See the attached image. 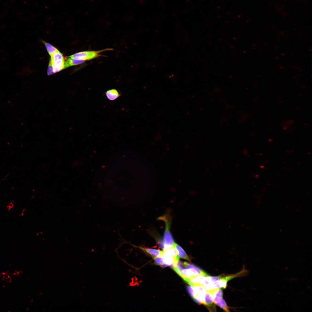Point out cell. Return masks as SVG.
<instances>
[{"label":"cell","instance_id":"8992f818","mask_svg":"<svg viewBox=\"0 0 312 312\" xmlns=\"http://www.w3.org/2000/svg\"><path fill=\"white\" fill-rule=\"evenodd\" d=\"M214 296L210 292L207 291L205 295L204 305L210 311H216V307L214 304Z\"/></svg>","mask_w":312,"mask_h":312},{"label":"cell","instance_id":"9a60e30c","mask_svg":"<svg viewBox=\"0 0 312 312\" xmlns=\"http://www.w3.org/2000/svg\"><path fill=\"white\" fill-rule=\"evenodd\" d=\"M207 291L211 293L214 296L222 297L223 293L221 288H216Z\"/></svg>","mask_w":312,"mask_h":312},{"label":"cell","instance_id":"7a4b0ae2","mask_svg":"<svg viewBox=\"0 0 312 312\" xmlns=\"http://www.w3.org/2000/svg\"><path fill=\"white\" fill-rule=\"evenodd\" d=\"M165 222L166 227L164 231L162 247L163 249L169 248L173 246L174 242L170 230L171 220L166 216L160 217Z\"/></svg>","mask_w":312,"mask_h":312},{"label":"cell","instance_id":"277c9868","mask_svg":"<svg viewBox=\"0 0 312 312\" xmlns=\"http://www.w3.org/2000/svg\"><path fill=\"white\" fill-rule=\"evenodd\" d=\"M202 275L208 276L209 275L204 271L198 267L196 268H185L182 270L180 276L185 281L188 279Z\"/></svg>","mask_w":312,"mask_h":312},{"label":"cell","instance_id":"8fae6325","mask_svg":"<svg viewBox=\"0 0 312 312\" xmlns=\"http://www.w3.org/2000/svg\"><path fill=\"white\" fill-rule=\"evenodd\" d=\"M173 246L176 249L179 257L191 261L189 257L181 246L175 242L174 243Z\"/></svg>","mask_w":312,"mask_h":312},{"label":"cell","instance_id":"52a82bcc","mask_svg":"<svg viewBox=\"0 0 312 312\" xmlns=\"http://www.w3.org/2000/svg\"><path fill=\"white\" fill-rule=\"evenodd\" d=\"M160 256H162L163 257V263L161 266L162 268H164L166 266H170L172 264H174L175 266L179 260H178L172 256L164 254L163 251Z\"/></svg>","mask_w":312,"mask_h":312},{"label":"cell","instance_id":"3957f363","mask_svg":"<svg viewBox=\"0 0 312 312\" xmlns=\"http://www.w3.org/2000/svg\"><path fill=\"white\" fill-rule=\"evenodd\" d=\"M51 61L53 67L54 73L60 71L64 69L65 59L63 54L59 51L51 56Z\"/></svg>","mask_w":312,"mask_h":312},{"label":"cell","instance_id":"9c48e42d","mask_svg":"<svg viewBox=\"0 0 312 312\" xmlns=\"http://www.w3.org/2000/svg\"><path fill=\"white\" fill-rule=\"evenodd\" d=\"M85 61L69 57L65 60L64 63V69L73 66L79 65L84 63Z\"/></svg>","mask_w":312,"mask_h":312},{"label":"cell","instance_id":"ac0fdd59","mask_svg":"<svg viewBox=\"0 0 312 312\" xmlns=\"http://www.w3.org/2000/svg\"><path fill=\"white\" fill-rule=\"evenodd\" d=\"M187 289L191 296L192 298H194V297L195 294L192 286L191 285L187 286Z\"/></svg>","mask_w":312,"mask_h":312},{"label":"cell","instance_id":"4fadbf2b","mask_svg":"<svg viewBox=\"0 0 312 312\" xmlns=\"http://www.w3.org/2000/svg\"><path fill=\"white\" fill-rule=\"evenodd\" d=\"M163 253L166 255H171L178 260H179L177 252L174 246L171 248L163 249Z\"/></svg>","mask_w":312,"mask_h":312},{"label":"cell","instance_id":"5bb4252c","mask_svg":"<svg viewBox=\"0 0 312 312\" xmlns=\"http://www.w3.org/2000/svg\"><path fill=\"white\" fill-rule=\"evenodd\" d=\"M42 42L45 45L48 53L51 56L55 53L59 51L56 48L49 43L44 41Z\"/></svg>","mask_w":312,"mask_h":312},{"label":"cell","instance_id":"30bf717a","mask_svg":"<svg viewBox=\"0 0 312 312\" xmlns=\"http://www.w3.org/2000/svg\"><path fill=\"white\" fill-rule=\"evenodd\" d=\"M133 246L139 248L143 251L150 255L153 257L160 256L162 252V251L156 249L136 246L134 245Z\"/></svg>","mask_w":312,"mask_h":312},{"label":"cell","instance_id":"5b68a950","mask_svg":"<svg viewBox=\"0 0 312 312\" xmlns=\"http://www.w3.org/2000/svg\"><path fill=\"white\" fill-rule=\"evenodd\" d=\"M248 273V270L246 269L245 266H244L242 270L238 273L224 277L222 276L218 280V282L221 288L225 289L227 286V283L229 281L236 277L244 276L247 274Z\"/></svg>","mask_w":312,"mask_h":312},{"label":"cell","instance_id":"ba28073f","mask_svg":"<svg viewBox=\"0 0 312 312\" xmlns=\"http://www.w3.org/2000/svg\"><path fill=\"white\" fill-rule=\"evenodd\" d=\"M214 303L219 306L226 312H229V307L223 298L222 297L214 296L213 298Z\"/></svg>","mask_w":312,"mask_h":312},{"label":"cell","instance_id":"2e32d148","mask_svg":"<svg viewBox=\"0 0 312 312\" xmlns=\"http://www.w3.org/2000/svg\"><path fill=\"white\" fill-rule=\"evenodd\" d=\"M155 263L156 265L161 266L163 263V257L162 256L153 257Z\"/></svg>","mask_w":312,"mask_h":312},{"label":"cell","instance_id":"6da1fadb","mask_svg":"<svg viewBox=\"0 0 312 312\" xmlns=\"http://www.w3.org/2000/svg\"><path fill=\"white\" fill-rule=\"evenodd\" d=\"M113 50L112 48H107L98 51H81L75 53L69 57L86 61L90 60L99 57L104 56L101 54L102 52L106 51Z\"/></svg>","mask_w":312,"mask_h":312},{"label":"cell","instance_id":"e0dca14e","mask_svg":"<svg viewBox=\"0 0 312 312\" xmlns=\"http://www.w3.org/2000/svg\"><path fill=\"white\" fill-rule=\"evenodd\" d=\"M54 73L53 67L50 60L47 71V74L48 75H49Z\"/></svg>","mask_w":312,"mask_h":312},{"label":"cell","instance_id":"7c38bea8","mask_svg":"<svg viewBox=\"0 0 312 312\" xmlns=\"http://www.w3.org/2000/svg\"><path fill=\"white\" fill-rule=\"evenodd\" d=\"M105 94L108 99L111 101L114 100L120 96L118 91L114 89L107 90Z\"/></svg>","mask_w":312,"mask_h":312}]
</instances>
